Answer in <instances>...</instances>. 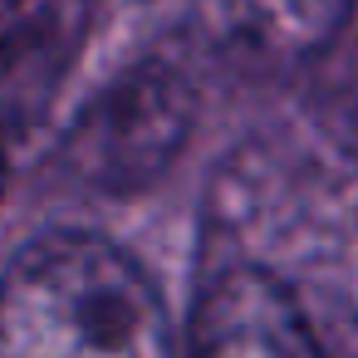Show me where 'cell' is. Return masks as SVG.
<instances>
[{"mask_svg":"<svg viewBox=\"0 0 358 358\" xmlns=\"http://www.w3.org/2000/svg\"><path fill=\"white\" fill-rule=\"evenodd\" d=\"M187 358H319V343L275 275L231 270L206 289Z\"/></svg>","mask_w":358,"mask_h":358,"instance_id":"3","label":"cell"},{"mask_svg":"<svg viewBox=\"0 0 358 358\" xmlns=\"http://www.w3.org/2000/svg\"><path fill=\"white\" fill-rule=\"evenodd\" d=\"M0 358H177V348L128 250L89 231H50L0 280Z\"/></svg>","mask_w":358,"mask_h":358,"instance_id":"1","label":"cell"},{"mask_svg":"<svg viewBox=\"0 0 358 358\" xmlns=\"http://www.w3.org/2000/svg\"><path fill=\"white\" fill-rule=\"evenodd\" d=\"M211 30L245 59L294 64L338 40L353 0H206Z\"/></svg>","mask_w":358,"mask_h":358,"instance_id":"4","label":"cell"},{"mask_svg":"<svg viewBox=\"0 0 358 358\" xmlns=\"http://www.w3.org/2000/svg\"><path fill=\"white\" fill-rule=\"evenodd\" d=\"M196 118L192 79L167 59H143L99 89L59 138V172L89 192H138L172 167Z\"/></svg>","mask_w":358,"mask_h":358,"instance_id":"2","label":"cell"}]
</instances>
